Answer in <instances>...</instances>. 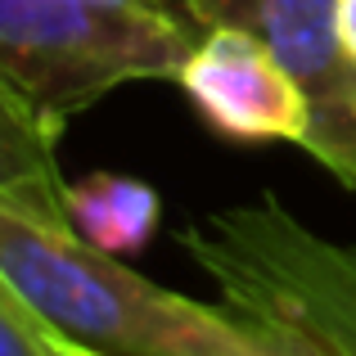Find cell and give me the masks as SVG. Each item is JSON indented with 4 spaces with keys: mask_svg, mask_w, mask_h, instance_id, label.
<instances>
[{
    "mask_svg": "<svg viewBox=\"0 0 356 356\" xmlns=\"http://www.w3.org/2000/svg\"><path fill=\"white\" fill-rule=\"evenodd\" d=\"M0 270L72 348L95 356H270L221 307L154 284L68 217L0 194Z\"/></svg>",
    "mask_w": 356,
    "mask_h": 356,
    "instance_id": "obj_1",
    "label": "cell"
},
{
    "mask_svg": "<svg viewBox=\"0 0 356 356\" xmlns=\"http://www.w3.org/2000/svg\"><path fill=\"white\" fill-rule=\"evenodd\" d=\"M221 312L270 356H356V248L316 235L275 194L181 230Z\"/></svg>",
    "mask_w": 356,
    "mask_h": 356,
    "instance_id": "obj_2",
    "label": "cell"
},
{
    "mask_svg": "<svg viewBox=\"0 0 356 356\" xmlns=\"http://www.w3.org/2000/svg\"><path fill=\"white\" fill-rule=\"evenodd\" d=\"M194 41L176 18L99 0H0V81L54 140L127 81H176Z\"/></svg>",
    "mask_w": 356,
    "mask_h": 356,
    "instance_id": "obj_3",
    "label": "cell"
},
{
    "mask_svg": "<svg viewBox=\"0 0 356 356\" xmlns=\"http://www.w3.org/2000/svg\"><path fill=\"white\" fill-rule=\"evenodd\" d=\"M199 32L248 27L298 81L312 108L307 154L356 190V59L339 32V0H190Z\"/></svg>",
    "mask_w": 356,
    "mask_h": 356,
    "instance_id": "obj_4",
    "label": "cell"
},
{
    "mask_svg": "<svg viewBox=\"0 0 356 356\" xmlns=\"http://www.w3.org/2000/svg\"><path fill=\"white\" fill-rule=\"evenodd\" d=\"M176 86L217 136L235 145H307V95L248 27H208L181 63Z\"/></svg>",
    "mask_w": 356,
    "mask_h": 356,
    "instance_id": "obj_5",
    "label": "cell"
},
{
    "mask_svg": "<svg viewBox=\"0 0 356 356\" xmlns=\"http://www.w3.org/2000/svg\"><path fill=\"white\" fill-rule=\"evenodd\" d=\"M68 203V221L86 243L113 252V257H131L154 239L158 221H163V199L154 185L136 181V176H113L95 172L86 181L63 190Z\"/></svg>",
    "mask_w": 356,
    "mask_h": 356,
    "instance_id": "obj_6",
    "label": "cell"
},
{
    "mask_svg": "<svg viewBox=\"0 0 356 356\" xmlns=\"http://www.w3.org/2000/svg\"><path fill=\"white\" fill-rule=\"evenodd\" d=\"M54 145L59 140L0 81V194L27 199L36 208L54 212V217H68V203H63L68 185L59 181Z\"/></svg>",
    "mask_w": 356,
    "mask_h": 356,
    "instance_id": "obj_7",
    "label": "cell"
},
{
    "mask_svg": "<svg viewBox=\"0 0 356 356\" xmlns=\"http://www.w3.org/2000/svg\"><path fill=\"white\" fill-rule=\"evenodd\" d=\"M0 356H77L0 270Z\"/></svg>",
    "mask_w": 356,
    "mask_h": 356,
    "instance_id": "obj_8",
    "label": "cell"
},
{
    "mask_svg": "<svg viewBox=\"0 0 356 356\" xmlns=\"http://www.w3.org/2000/svg\"><path fill=\"white\" fill-rule=\"evenodd\" d=\"M99 5L136 9V14H163V18H176V23H185V27H194V32H199V23H194V14H190V0H99Z\"/></svg>",
    "mask_w": 356,
    "mask_h": 356,
    "instance_id": "obj_9",
    "label": "cell"
},
{
    "mask_svg": "<svg viewBox=\"0 0 356 356\" xmlns=\"http://www.w3.org/2000/svg\"><path fill=\"white\" fill-rule=\"evenodd\" d=\"M339 32L348 41L352 59H356V0H339Z\"/></svg>",
    "mask_w": 356,
    "mask_h": 356,
    "instance_id": "obj_10",
    "label": "cell"
},
{
    "mask_svg": "<svg viewBox=\"0 0 356 356\" xmlns=\"http://www.w3.org/2000/svg\"><path fill=\"white\" fill-rule=\"evenodd\" d=\"M72 352H77V356H90V352H81V348H72Z\"/></svg>",
    "mask_w": 356,
    "mask_h": 356,
    "instance_id": "obj_11",
    "label": "cell"
},
{
    "mask_svg": "<svg viewBox=\"0 0 356 356\" xmlns=\"http://www.w3.org/2000/svg\"><path fill=\"white\" fill-rule=\"evenodd\" d=\"M90 356H95V352H90Z\"/></svg>",
    "mask_w": 356,
    "mask_h": 356,
    "instance_id": "obj_12",
    "label": "cell"
}]
</instances>
